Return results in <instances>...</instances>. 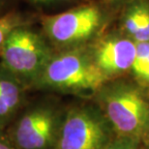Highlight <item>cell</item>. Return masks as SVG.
I'll use <instances>...</instances> for the list:
<instances>
[{
  "instance_id": "cell-1",
  "label": "cell",
  "mask_w": 149,
  "mask_h": 149,
  "mask_svg": "<svg viewBox=\"0 0 149 149\" xmlns=\"http://www.w3.org/2000/svg\"><path fill=\"white\" fill-rule=\"evenodd\" d=\"M108 77L95 63L94 59L79 50L52 56L36 87L68 93L87 94L99 91Z\"/></svg>"
},
{
  "instance_id": "cell-2",
  "label": "cell",
  "mask_w": 149,
  "mask_h": 149,
  "mask_svg": "<svg viewBox=\"0 0 149 149\" xmlns=\"http://www.w3.org/2000/svg\"><path fill=\"white\" fill-rule=\"evenodd\" d=\"M99 91V109L118 136L139 141L149 135V104L141 91L129 85Z\"/></svg>"
},
{
  "instance_id": "cell-3",
  "label": "cell",
  "mask_w": 149,
  "mask_h": 149,
  "mask_svg": "<svg viewBox=\"0 0 149 149\" xmlns=\"http://www.w3.org/2000/svg\"><path fill=\"white\" fill-rule=\"evenodd\" d=\"M1 65L24 86H35L52 58L44 38L23 24L11 32L1 50Z\"/></svg>"
},
{
  "instance_id": "cell-4",
  "label": "cell",
  "mask_w": 149,
  "mask_h": 149,
  "mask_svg": "<svg viewBox=\"0 0 149 149\" xmlns=\"http://www.w3.org/2000/svg\"><path fill=\"white\" fill-rule=\"evenodd\" d=\"M113 130L97 107L70 109L62 119L54 149H107Z\"/></svg>"
},
{
  "instance_id": "cell-5",
  "label": "cell",
  "mask_w": 149,
  "mask_h": 149,
  "mask_svg": "<svg viewBox=\"0 0 149 149\" xmlns=\"http://www.w3.org/2000/svg\"><path fill=\"white\" fill-rule=\"evenodd\" d=\"M62 119L49 106L29 109L12 129L10 139L17 149H54Z\"/></svg>"
},
{
  "instance_id": "cell-6",
  "label": "cell",
  "mask_w": 149,
  "mask_h": 149,
  "mask_svg": "<svg viewBox=\"0 0 149 149\" xmlns=\"http://www.w3.org/2000/svg\"><path fill=\"white\" fill-rule=\"evenodd\" d=\"M101 23V13L93 5H83L43 19L45 32L56 44H79L93 36Z\"/></svg>"
},
{
  "instance_id": "cell-7",
  "label": "cell",
  "mask_w": 149,
  "mask_h": 149,
  "mask_svg": "<svg viewBox=\"0 0 149 149\" xmlns=\"http://www.w3.org/2000/svg\"><path fill=\"white\" fill-rule=\"evenodd\" d=\"M136 55V43L128 39H109L98 46L94 61L109 77L123 73L133 67Z\"/></svg>"
},
{
  "instance_id": "cell-8",
  "label": "cell",
  "mask_w": 149,
  "mask_h": 149,
  "mask_svg": "<svg viewBox=\"0 0 149 149\" xmlns=\"http://www.w3.org/2000/svg\"><path fill=\"white\" fill-rule=\"evenodd\" d=\"M24 86L0 65V129L10 122L23 102Z\"/></svg>"
},
{
  "instance_id": "cell-9",
  "label": "cell",
  "mask_w": 149,
  "mask_h": 149,
  "mask_svg": "<svg viewBox=\"0 0 149 149\" xmlns=\"http://www.w3.org/2000/svg\"><path fill=\"white\" fill-rule=\"evenodd\" d=\"M22 24L23 23L20 17L15 13H9L5 16L0 17V53L10 33L15 28Z\"/></svg>"
},
{
  "instance_id": "cell-10",
  "label": "cell",
  "mask_w": 149,
  "mask_h": 149,
  "mask_svg": "<svg viewBox=\"0 0 149 149\" xmlns=\"http://www.w3.org/2000/svg\"><path fill=\"white\" fill-rule=\"evenodd\" d=\"M136 42H149V12L139 9V20L136 33L134 35Z\"/></svg>"
},
{
  "instance_id": "cell-11",
  "label": "cell",
  "mask_w": 149,
  "mask_h": 149,
  "mask_svg": "<svg viewBox=\"0 0 149 149\" xmlns=\"http://www.w3.org/2000/svg\"><path fill=\"white\" fill-rule=\"evenodd\" d=\"M107 149H139V141L125 136H116L112 139Z\"/></svg>"
},
{
  "instance_id": "cell-12",
  "label": "cell",
  "mask_w": 149,
  "mask_h": 149,
  "mask_svg": "<svg viewBox=\"0 0 149 149\" xmlns=\"http://www.w3.org/2000/svg\"><path fill=\"white\" fill-rule=\"evenodd\" d=\"M149 56V42H136V55L133 67L135 68L141 64Z\"/></svg>"
},
{
  "instance_id": "cell-13",
  "label": "cell",
  "mask_w": 149,
  "mask_h": 149,
  "mask_svg": "<svg viewBox=\"0 0 149 149\" xmlns=\"http://www.w3.org/2000/svg\"><path fill=\"white\" fill-rule=\"evenodd\" d=\"M139 9L134 11L132 14L128 17L126 20V28L130 34L133 36L136 33L139 27Z\"/></svg>"
},
{
  "instance_id": "cell-14",
  "label": "cell",
  "mask_w": 149,
  "mask_h": 149,
  "mask_svg": "<svg viewBox=\"0 0 149 149\" xmlns=\"http://www.w3.org/2000/svg\"><path fill=\"white\" fill-rule=\"evenodd\" d=\"M133 70L139 77H142V79H149V56L141 64L133 68Z\"/></svg>"
},
{
  "instance_id": "cell-15",
  "label": "cell",
  "mask_w": 149,
  "mask_h": 149,
  "mask_svg": "<svg viewBox=\"0 0 149 149\" xmlns=\"http://www.w3.org/2000/svg\"><path fill=\"white\" fill-rule=\"evenodd\" d=\"M0 149H17L10 139L0 133Z\"/></svg>"
},
{
  "instance_id": "cell-16",
  "label": "cell",
  "mask_w": 149,
  "mask_h": 149,
  "mask_svg": "<svg viewBox=\"0 0 149 149\" xmlns=\"http://www.w3.org/2000/svg\"><path fill=\"white\" fill-rule=\"evenodd\" d=\"M38 4H49V3H53V2H61V1H67V0H30Z\"/></svg>"
},
{
  "instance_id": "cell-17",
  "label": "cell",
  "mask_w": 149,
  "mask_h": 149,
  "mask_svg": "<svg viewBox=\"0 0 149 149\" xmlns=\"http://www.w3.org/2000/svg\"><path fill=\"white\" fill-rule=\"evenodd\" d=\"M3 1H4V0H0V6L2 5V3H3Z\"/></svg>"
}]
</instances>
